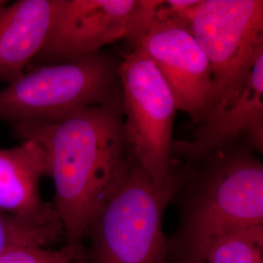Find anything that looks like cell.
Here are the masks:
<instances>
[{
  "instance_id": "6da1fadb",
  "label": "cell",
  "mask_w": 263,
  "mask_h": 263,
  "mask_svg": "<svg viewBox=\"0 0 263 263\" xmlns=\"http://www.w3.org/2000/svg\"><path fill=\"white\" fill-rule=\"evenodd\" d=\"M39 141L53 179V207L66 244L82 246L89 226L133 161L127 144L122 96L69 113L53 122L14 128Z\"/></svg>"
},
{
  "instance_id": "7a4b0ae2",
  "label": "cell",
  "mask_w": 263,
  "mask_h": 263,
  "mask_svg": "<svg viewBox=\"0 0 263 263\" xmlns=\"http://www.w3.org/2000/svg\"><path fill=\"white\" fill-rule=\"evenodd\" d=\"M251 148L233 141L197 160L198 171L184 170L190 179L181 173L186 183L170 263H204L221 237L263 226V165Z\"/></svg>"
},
{
  "instance_id": "3957f363",
  "label": "cell",
  "mask_w": 263,
  "mask_h": 263,
  "mask_svg": "<svg viewBox=\"0 0 263 263\" xmlns=\"http://www.w3.org/2000/svg\"><path fill=\"white\" fill-rule=\"evenodd\" d=\"M179 178L162 184L134 162L95 215L81 259L87 263H170L169 244L162 222L178 193Z\"/></svg>"
},
{
  "instance_id": "277c9868",
  "label": "cell",
  "mask_w": 263,
  "mask_h": 263,
  "mask_svg": "<svg viewBox=\"0 0 263 263\" xmlns=\"http://www.w3.org/2000/svg\"><path fill=\"white\" fill-rule=\"evenodd\" d=\"M121 61L100 51L24 73L0 90V119L13 127L53 122L122 96Z\"/></svg>"
},
{
  "instance_id": "5b68a950",
  "label": "cell",
  "mask_w": 263,
  "mask_h": 263,
  "mask_svg": "<svg viewBox=\"0 0 263 263\" xmlns=\"http://www.w3.org/2000/svg\"><path fill=\"white\" fill-rule=\"evenodd\" d=\"M187 28L211 69L212 94L203 124L235 104L244 89L263 50V1L202 0Z\"/></svg>"
},
{
  "instance_id": "8992f818",
  "label": "cell",
  "mask_w": 263,
  "mask_h": 263,
  "mask_svg": "<svg viewBox=\"0 0 263 263\" xmlns=\"http://www.w3.org/2000/svg\"><path fill=\"white\" fill-rule=\"evenodd\" d=\"M124 128L131 159L155 181L167 184L172 169L173 127L178 110L169 86L137 46L119 66Z\"/></svg>"
},
{
  "instance_id": "52a82bcc",
  "label": "cell",
  "mask_w": 263,
  "mask_h": 263,
  "mask_svg": "<svg viewBox=\"0 0 263 263\" xmlns=\"http://www.w3.org/2000/svg\"><path fill=\"white\" fill-rule=\"evenodd\" d=\"M158 1L62 0L47 39L34 59L55 65L93 55L128 38L136 43L156 22Z\"/></svg>"
},
{
  "instance_id": "ba28073f",
  "label": "cell",
  "mask_w": 263,
  "mask_h": 263,
  "mask_svg": "<svg viewBox=\"0 0 263 263\" xmlns=\"http://www.w3.org/2000/svg\"><path fill=\"white\" fill-rule=\"evenodd\" d=\"M135 46L141 49L169 86L177 108L201 124L212 94L210 64L190 30L171 20L156 21Z\"/></svg>"
},
{
  "instance_id": "9c48e42d",
  "label": "cell",
  "mask_w": 263,
  "mask_h": 263,
  "mask_svg": "<svg viewBox=\"0 0 263 263\" xmlns=\"http://www.w3.org/2000/svg\"><path fill=\"white\" fill-rule=\"evenodd\" d=\"M244 136L256 151H263V50L255 58L235 104L219 116L199 125L190 141H174L176 151L193 164L208 153Z\"/></svg>"
},
{
  "instance_id": "30bf717a",
  "label": "cell",
  "mask_w": 263,
  "mask_h": 263,
  "mask_svg": "<svg viewBox=\"0 0 263 263\" xmlns=\"http://www.w3.org/2000/svg\"><path fill=\"white\" fill-rule=\"evenodd\" d=\"M43 177H48L47 155L35 139L0 149V210L34 224L61 223L53 205L40 195Z\"/></svg>"
},
{
  "instance_id": "8fae6325",
  "label": "cell",
  "mask_w": 263,
  "mask_h": 263,
  "mask_svg": "<svg viewBox=\"0 0 263 263\" xmlns=\"http://www.w3.org/2000/svg\"><path fill=\"white\" fill-rule=\"evenodd\" d=\"M62 0H20L0 10V81L25 73L53 26Z\"/></svg>"
},
{
  "instance_id": "7c38bea8",
  "label": "cell",
  "mask_w": 263,
  "mask_h": 263,
  "mask_svg": "<svg viewBox=\"0 0 263 263\" xmlns=\"http://www.w3.org/2000/svg\"><path fill=\"white\" fill-rule=\"evenodd\" d=\"M204 263H263V226L221 237L209 249Z\"/></svg>"
},
{
  "instance_id": "4fadbf2b",
  "label": "cell",
  "mask_w": 263,
  "mask_h": 263,
  "mask_svg": "<svg viewBox=\"0 0 263 263\" xmlns=\"http://www.w3.org/2000/svg\"><path fill=\"white\" fill-rule=\"evenodd\" d=\"M64 237L61 223L34 224L0 210V255L21 245L44 246Z\"/></svg>"
},
{
  "instance_id": "5bb4252c",
  "label": "cell",
  "mask_w": 263,
  "mask_h": 263,
  "mask_svg": "<svg viewBox=\"0 0 263 263\" xmlns=\"http://www.w3.org/2000/svg\"><path fill=\"white\" fill-rule=\"evenodd\" d=\"M82 246L66 244L59 250L38 245H21L0 255V263H76L82 255Z\"/></svg>"
},
{
  "instance_id": "9a60e30c",
  "label": "cell",
  "mask_w": 263,
  "mask_h": 263,
  "mask_svg": "<svg viewBox=\"0 0 263 263\" xmlns=\"http://www.w3.org/2000/svg\"><path fill=\"white\" fill-rule=\"evenodd\" d=\"M5 1H0V10L2 9L5 6Z\"/></svg>"
}]
</instances>
